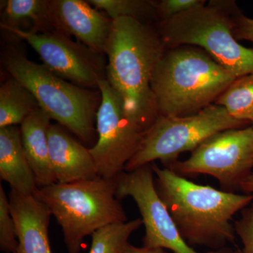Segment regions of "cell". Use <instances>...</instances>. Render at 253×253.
I'll return each mask as SVG.
<instances>
[{
    "label": "cell",
    "mask_w": 253,
    "mask_h": 253,
    "mask_svg": "<svg viewBox=\"0 0 253 253\" xmlns=\"http://www.w3.org/2000/svg\"><path fill=\"white\" fill-rule=\"evenodd\" d=\"M122 253H168L166 252L165 249H151V248L143 247L139 248L132 245L128 244L123 250Z\"/></svg>",
    "instance_id": "26"
},
{
    "label": "cell",
    "mask_w": 253,
    "mask_h": 253,
    "mask_svg": "<svg viewBox=\"0 0 253 253\" xmlns=\"http://www.w3.org/2000/svg\"><path fill=\"white\" fill-rule=\"evenodd\" d=\"M98 89L101 98L96 117L98 137L89 151L99 176L116 179L136 154L144 132L126 116L121 98L107 79L99 82Z\"/></svg>",
    "instance_id": "9"
},
{
    "label": "cell",
    "mask_w": 253,
    "mask_h": 253,
    "mask_svg": "<svg viewBox=\"0 0 253 253\" xmlns=\"http://www.w3.org/2000/svg\"><path fill=\"white\" fill-rule=\"evenodd\" d=\"M155 185L183 239L193 246L216 251L234 243L233 217L253 202L239 194L201 185L168 168L151 163Z\"/></svg>",
    "instance_id": "2"
},
{
    "label": "cell",
    "mask_w": 253,
    "mask_h": 253,
    "mask_svg": "<svg viewBox=\"0 0 253 253\" xmlns=\"http://www.w3.org/2000/svg\"><path fill=\"white\" fill-rule=\"evenodd\" d=\"M116 196L119 200L131 197L136 203L145 228L143 246L170 250L174 253H199L181 237L158 194L151 164L121 173L117 177Z\"/></svg>",
    "instance_id": "11"
},
{
    "label": "cell",
    "mask_w": 253,
    "mask_h": 253,
    "mask_svg": "<svg viewBox=\"0 0 253 253\" xmlns=\"http://www.w3.org/2000/svg\"><path fill=\"white\" fill-rule=\"evenodd\" d=\"M51 118L40 108L20 126L23 151L36 176L38 188L56 183L50 163L48 130Z\"/></svg>",
    "instance_id": "15"
},
{
    "label": "cell",
    "mask_w": 253,
    "mask_h": 253,
    "mask_svg": "<svg viewBox=\"0 0 253 253\" xmlns=\"http://www.w3.org/2000/svg\"><path fill=\"white\" fill-rule=\"evenodd\" d=\"M87 2L95 9L106 11L112 20L130 17L146 23L158 20L152 0H89Z\"/></svg>",
    "instance_id": "21"
},
{
    "label": "cell",
    "mask_w": 253,
    "mask_h": 253,
    "mask_svg": "<svg viewBox=\"0 0 253 253\" xmlns=\"http://www.w3.org/2000/svg\"><path fill=\"white\" fill-rule=\"evenodd\" d=\"M214 104L222 106L231 117L253 123V73L236 78Z\"/></svg>",
    "instance_id": "19"
},
{
    "label": "cell",
    "mask_w": 253,
    "mask_h": 253,
    "mask_svg": "<svg viewBox=\"0 0 253 253\" xmlns=\"http://www.w3.org/2000/svg\"><path fill=\"white\" fill-rule=\"evenodd\" d=\"M0 178L11 190L26 196L34 194L38 188L18 126L0 128Z\"/></svg>",
    "instance_id": "16"
},
{
    "label": "cell",
    "mask_w": 253,
    "mask_h": 253,
    "mask_svg": "<svg viewBox=\"0 0 253 253\" xmlns=\"http://www.w3.org/2000/svg\"><path fill=\"white\" fill-rule=\"evenodd\" d=\"M34 95L14 78L0 86V128L17 126L40 109Z\"/></svg>",
    "instance_id": "18"
},
{
    "label": "cell",
    "mask_w": 253,
    "mask_h": 253,
    "mask_svg": "<svg viewBox=\"0 0 253 253\" xmlns=\"http://www.w3.org/2000/svg\"><path fill=\"white\" fill-rule=\"evenodd\" d=\"M55 33L75 36L93 51L104 54L113 20L83 0H50Z\"/></svg>",
    "instance_id": "12"
},
{
    "label": "cell",
    "mask_w": 253,
    "mask_h": 253,
    "mask_svg": "<svg viewBox=\"0 0 253 253\" xmlns=\"http://www.w3.org/2000/svg\"><path fill=\"white\" fill-rule=\"evenodd\" d=\"M206 4V0H159L154 1L158 21H163Z\"/></svg>",
    "instance_id": "23"
},
{
    "label": "cell",
    "mask_w": 253,
    "mask_h": 253,
    "mask_svg": "<svg viewBox=\"0 0 253 253\" xmlns=\"http://www.w3.org/2000/svg\"><path fill=\"white\" fill-rule=\"evenodd\" d=\"M229 9L232 21V33L237 41L253 42V18L241 11L235 1L229 0Z\"/></svg>",
    "instance_id": "25"
},
{
    "label": "cell",
    "mask_w": 253,
    "mask_h": 253,
    "mask_svg": "<svg viewBox=\"0 0 253 253\" xmlns=\"http://www.w3.org/2000/svg\"><path fill=\"white\" fill-rule=\"evenodd\" d=\"M164 167L184 177L212 176L221 190L235 193L253 172V126L216 133L193 150L187 159Z\"/></svg>",
    "instance_id": "8"
},
{
    "label": "cell",
    "mask_w": 253,
    "mask_h": 253,
    "mask_svg": "<svg viewBox=\"0 0 253 253\" xmlns=\"http://www.w3.org/2000/svg\"><path fill=\"white\" fill-rule=\"evenodd\" d=\"M236 235L243 248L240 253H253V202L241 212V217L234 222Z\"/></svg>",
    "instance_id": "24"
},
{
    "label": "cell",
    "mask_w": 253,
    "mask_h": 253,
    "mask_svg": "<svg viewBox=\"0 0 253 253\" xmlns=\"http://www.w3.org/2000/svg\"><path fill=\"white\" fill-rule=\"evenodd\" d=\"M1 27L20 28L31 23V33H55L50 0H9L4 1Z\"/></svg>",
    "instance_id": "17"
},
{
    "label": "cell",
    "mask_w": 253,
    "mask_h": 253,
    "mask_svg": "<svg viewBox=\"0 0 253 253\" xmlns=\"http://www.w3.org/2000/svg\"><path fill=\"white\" fill-rule=\"evenodd\" d=\"M141 218L101 228L91 235L89 253H122L132 233L142 225Z\"/></svg>",
    "instance_id": "20"
},
{
    "label": "cell",
    "mask_w": 253,
    "mask_h": 253,
    "mask_svg": "<svg viewBox=\"0 0 253 253\" xmlns=\"http://www.w3.org/2000/svg\"><path fill=\"white\" fill-rule=\"evenodd\" d=\"M166 49L157 28L149 23L130 17L113 20L105 50L106 79L126 116L144 132L159 116L151 80Z\"/></svg>",
    "instance_id": "1"
},
{
    "label": "cell",
    "mask_w": 253,
    "mask_h": 253,
    "mask_svg": "<svg viewBox=\"0 0 253 253\" xmlns=\"http://www.w3.org/2000/svg\"><path fill=\"white\" fill-rule=\"evenodd\" d=\"M50 163L56 183L70 184L98 177L97 169L89 149L59 124H51L48 130Z\"/></svg>",
    "instance_id": "13"
},
{
    "label": "cell",
    "mask_w": 253,
    "mask_h": 253,
    "mask_svg": "<svg viewBox=\"0 0 253 253\" xmlns=\"http://www.w3.org/2000/svg\"><path fill=\"white\" fill-rule=\"evenodd\" d=\"M206 253H240V250H234L229 247H224L222 249L211 251Z\"/></svg>",
    "instance_id": "28"
},
{
    "label": "cell",
    "mask_w": 253,
    "mask_h": 253,
    "mask_svg": "<svg viewBox=\"0 0 253 253\" xmlns=\"http://www.w3.org/2000/svg\"><path fill=\"white\" fill-rule=\"evenodd\" d=\"M9 199L17 230L18 245L15 253H52L49 239V210L33 195L26 196L11 190Z\"/></svg>",
    "instance_id": "14"
},
{
    "label": "cell",
    "mask_w": 253,
    "mask_h": 253,
    "mask_svg": "<svg viewBox=\"0 0 253 253\" xmlns=\"http://www.w3.org/2000/svg\"><path fill=\"white\" fill-rule=\"evenodd\" d=\"M240 190L245 194H253V172L247 179L243 181L240 186Z\"/></svg>",
    "instance_id": "27"
},
{
    "label": "cell",
    "mask_w": 253,
    "mask_h": 253,
    "mask_svg": "<svg viewBox=\"0 0 253 253\" xmlns=\"http://www.w3.org/2000/svg\"><path fill=\"white\" fill-rule=\"evenodd\" d=\"M116 189L117 178L98 176L38 187L33 196L45 205L61 226L68 253H80L86 236L105 226L127 221Z\"/></svg>",
    "instance_id": "4"
},
{
    "label": "cell",
    "mask_w": 253,
    "mask_h": 253,
    "mask_svg": "<svg viewBox=\"0 0 253 253\" xmlns=\"http://www.w3.org/2000/svg\"><path fill=\"white\" fill-rule=\"evenodd\" d=\"M4 65L11 78L33 93L51 120L84 144H92L97 134L94 123L101 99L97 92L68 83L18 51L8 52Z\"/></svg>",
    "instance_id": "5"
},
{
    "label": "cell",
    "mask_w": 253,
    "mask_h": 253,
    "mask_svg": "<svg viewBox=\"0 0 253 253\" xmlns=\"http://www.w3.org/2000/svg\"><path fill=\"white\" fill-rule=\"evenodd\" d=\"M18 245L16 223L11 212L9 199L0 185V248L6 253H15Z\"/></svg>",
    "instance_id": "22"
},
{
    "label": "cell",
    "mask_w": 253,
    "mask_h": 253,
    "mask_svg": "<svg viewBox=\"0 0 253 253\" xmlns=\"http://www.w3.org/2000/svg\"><path fill=\"white\" fill-rule=\"evenodd\" d=\"M236 78L201 48H167L151 80L158 115L172 117L199 112L214 104Z\"/></svg>",
    "instance_id": "3"
},
{
    "label": "cell",
    "mask_w": 253,
    "mask_h": 253,
    "mask_svg": "<svg viewBox=\"0 0 253 253\" xmlns=\"http://www.w3.org/2000/svg\"><path fill=\"white\" fill-rule=\"evenodd\" d=\"M252 126H253V123H252Z\"/></svg>",
    "instance_id": "29"
},
{
    "label": "cell",
    "mask_w": 253,
    "mask_h": 253,
    "mask_svg": "<svg viewBox=\"0 0 253 253\" xmlns=\"http://www.w3.org/2000/svg\"><path fill=\"white\" fill-rule=\"evenodd\" d=\"M251 123L231 117L222 106L211 105L199 112L185 116H158L144 136L124 172L160 161L163 166L177 161L183 153L191 151L219 131L241 129Z\"/></svg>",
    "instance_id": "7"
},
{
    "label": "cell",
    "mask_w": 253,
    "mask_h": 253,
    "mask_svg": "<svg viewBox=\"0 0 253 253\" xmlns=\"http://www.w3.org/2000/svg\"><path fill=\"white\" fill-rule=\"evenodd\" d=\"M157 30L167 48L197 46L236 78L253 73V48L241 45L234 38L229 0H212L160 21Z\"/></svg>",
    "instance_id": "6"
},
{
    "label": "cell",
    "mask_w": 253,
    "mask_h": 253,
    "mask_svg": "<svg viewBox=\"0 0 253 253\" xmlns=\"http://www.w3.org/2000/svg\"><path fill=\"white\" fill-rule=\"evenodd\" d=\"M4 30L26 41L39 55L43 65L60 78L84 88H98L106 79L103 54L71 37L59 33H35L14 28Z\"/></svg>",
    "instance_id": "10"
}]
</instances>
